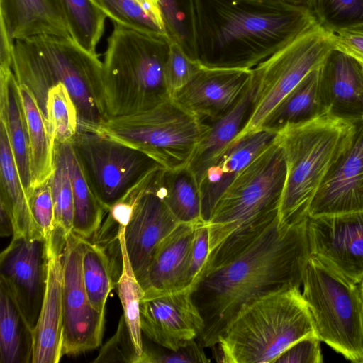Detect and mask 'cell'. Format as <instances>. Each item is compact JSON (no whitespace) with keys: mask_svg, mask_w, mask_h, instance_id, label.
Returning <instances> with one entry per match:
<instances>
[{"mask_svg":"<svg viewBox=\"0 0 363 363\" xmlns=\"http://www.w3.org/2000/svg\"><path fill=\"white\" fill-rule=\"evenodd\" d=\"M307 221L281 224L277 216L243 250L201 278L192 298L204 320L197 339L203 347L217 345L244 305L274 291L301 286L310 255Z\"/></svg>","mask_w":363,"mask_h":363,"instance_id":"obj_1","label":"cell"},{"mask_svg":"<svg viewBox=\"0 0 363 363\" xmlns=\"http://www.w3.org/2000/svg\"><path fill=\"white\" fill-rule=\"evenodd\" d=\"M196 60L252 69L318 23L306 9L277 0H191Z\"/></svg>","mask_w":363,"mask_h":363,"instance_id":"obj_2","label":"cell"},{"mask_svg":"<svg viewBox=\"0 0 363 363\" xmlns=\"http://www.w3.org/2000/svg\"><path fill=\"white\" fill-rule=\"evenodd\" d=\"M286 176L275 139L228 186L206 223L209 253L203 274L243 250L278 216Z\"/></svg>","mask_w":363,"mask_h":363,"instance_id":"obj_3","label":"cell"},{"mask_svg":"<svg viewBox=\"0 0 363 363\" xmlns=\"http://www.w3.org/2000/svg\"><path fill=\"white\" fill-rule=\"evenodd\" d=\"M11 69L18 84L33 94L45 118L48 91L62 83L76 105L78 129L96 130L108 118L103 63L72 39L41 35L16 40Z\"/></svg>","mask_w":363,"mask_h":363,"instance_id":"obj_4","label":"cell"},{"mask_svg":"<svg viewBox=\"0 0 363 363\" xmlns=\"http://www.w3.org/2000/svg\"><path fill=\"white\" fill-rule=\"evenodd\" d=\"M357 128V121L325 109L277 133L276 140L284 152L286 166L278 211L280 223L294 224L308 218L315 195L351 146Z\"/></svg>","mask_w":363,"mask_h":363,"instance_id":"obj_5","label":"cell"},{"mask_svg":"<svg viewBox=\"0 0 363 363\" xmlns=\"http://www.w3.org/2000/svg\"><path fill=\"white\" fill-rule=\"evenodd\" d=\"M315 334L299 286L262 295L244 305L219 337L216 359L228 363H274L300 339Z\"/></svg>","mask_w":363,"mask_h":363,"instance_id":"obj_6","label":"cell"},{"mask_svg":"<svg viewBox=\"0 0 363 363\" xmlns=\"http://www.w3.org/2000/svg\"><path fill=\"white\" fill-rule=\"evenodd\" d=\"M170 39L114 23L103 63L108 118L137 114L171 98L165 79Z\"/></svg>","mask_w":363,"mask_h":363,"instance_id":"obj_7","label":"cell"},{"mask_svg":"<svg viewBox=\"0 0 363 363\" xmlns=\"http://www.w3.org/2000/svg\"><path fill=\"white\" fill-rule=\"evenodd\" d=\"M302 285V294L320 341L347 359L362 363L363 302L359 284L325 259L310 254Z\"/></svg>","mask_w":363,"mask_h":363,"instance_id":"obj_8","label":"cell"},{"mask_svg":"<svg viewBox=\"0 0 363 363\" xmlns=\"http://www.w3.org/2000/svg\"><path fill=\"white\" fill-rule=\"evenodd\" d=\"M210 125L172 97L145 111L108 118L96 130L132 146L165 169L188 167Z\"/></svg>","mask_w":363,"mask_h":363,"instance_id":"obj_9","label":"cell"},{"mask_svg":"<svg viewBox=\"0 0 363 363\" xmlns=\"http://www.w3.org/2000/svg\"><path fill=\"white\" fill-rule=\"evenodd\" d=\"M333 48L330 33L318 23L253 68L257 82L254 108L237 137L259 130L277 104L320 67Z\"/></svg>","mask_w":363,"mask_h":363,"instance_id":"obj_10","label":"cell"},{"mask_svg":"<svg viewBox=\"0 0 363 363\" xmlns=\"http://www.w3.org/2000/svg\"><path fill=\"white\" fill-rule=\"evenodd\" d=\"M71 143L107 213L148 173L161 166L143 152L99 130L78 129Z\"/></svg>","mask_w":363,"mask_h":363,"instance_id":"obj_11","label":"cell"},{"mask_svg":"<svg viewBox=\"0 0 363 363\" xmlns=\"http://www.w3.org/2000/svg\"><path fill=\"white\" fill-rule=\"evenodd\" d=\"M162 167L155 168L129 191L132 209L124 228V238L130 262L140 284L156 247L180 223L165 203L158 186L157 176Z\"/></svg>","mask_w":363,"mask_h":363,"instance_id":"obj_12","label":"cell"},{"mask_svg":"<svg viewBox=\"0 0 363 363\" xmlns=\"http://www.w3.org/2000/svg\"><path fill=\"white\" fill-rule=\"evenodd\" d=\"M82 238L73 232L63 250L62 354L75 355L99 347L101 343L104 314L91 305L82 277Z\"/></svg>","mask_w":363,"mask_h":363,"instance_id":"obj_13","label":"cell"},{"mask_svg":"<svg viewBox=\"0 0 363 363\" xmlns=\"http://www.w3.org/2000/svg\"><path fill=\"white\" fill-rule=\"evenodd\" d=\"M45 267L44 238H12L0 255V281L6 286L32 330L44 296Z\"/></svg>","mask_w":363,"mask_h":363,"instance_id":"obj_14","label":"cell"},{"mask_svg":"<svg viewBox=\"0 0 363 363\" xmlns=\"http://www.w3.org/2000/svg\"><path fill=\"white\" fill-rule=\"evenodd\" d=\"M194 286L164 295L142 298L140 320L142 333L157 345L177 350L197 340L204 320L196 306Z\"/></svg>","mask_w":363,"mask_h":363,"instance_id":"obj_15","label":"cell"},{"mask_svg":"<svg viewBox=\"0 0 363 363\" xmlns=\"http://www.w3.org/2000/svg\"><path fill=\"white\" fill-rule=\"evenodd\" d=\"M307 235L310 254L356 284L363 280V211L308 217Z\"/></svg>","mask_w":363,"mask_h":363,"instance_id":"obj_16","label":"cell"},{"mask_svg":"<svg viewBox=\"0 0 363 363\" xmlns=\"http://www.w3.org/2000/svg\"><path fill=\"white\" fill-rule=\"evenodd\" d=\"M66 238L55 229L45 240V289L33 330L32 363H57L63 357V250Z\"/></svg>","mask_w":363,"mask_h":363,"instance_id":"obj_17","label":"cell"},{"mask_svg":"<svg viewBox=\"0 0 363 363\" xmlns=\"http://www.w3.org/2000/svg\"><path fill=\"white\" fill-rule=\"evenodd\" d=\"M252 69L202 66L194 78L172 98L208 125L225 116L245 92Z\"/></svg>","mask_w":363,"mask_h":363,"instance_id":"obj_18","label":"cell"},{"mask_svg":"<svg viewBox=\"0 0 363 363\" xmlns=\"http://www.w3.org/2000/svg\"><path fill=\"white\" fill-rule=\"evenodd\" d=\"M363 211V120L349 149L334 165L315 195L308 217Z\"/></svg>","mask_w":363,"mask_h":363,"instance_id":"obj_19","label":"cell"},{"mask_svg":"<svg viewBox=\"0 0 363 363\" xmlns=\"http://www.w3.org/2000/svg\"><path fill=\"white\" fill-rule=\"evenodd\" d=\"M277 135L259 129L240 135L206 167L197 179L205 223L209 220L218 199L228 186L274 142Z\"/></svg>","mask_w":363,"mask_h":363,"instance_id":"obj_20","label":"cell"},{"mask_svg":"<svg viewBox=\"0 0 363 363\" xmlns=\"http://www.w3.org/2000/svg\"><path fill=\"white\" fill-rule=\"evenodd\" d=\"M325 109L355 121L363 116V65L354 57L333 48L320 67Z\"/></svg>","mask_w":363,"mask_h":363,"instance_id":"obj_21","label":"cell"},{"mask_svg":"<svg viewBox=\"0 0 363 363\" xmlns=\"http://www.w3.org/2000/svg\"><path fill=\"white\" fill-rule=\"evenodd\" d=\"M197 224L179 223L157 245L141 284L143 298L183 289L185 266Z\"/></svg>","mask_w":363,"mask_h":363,"instance_id":"obj_22","label":"cell"},{"mask_svg":"<svg viewBox=\"0 0 363 363\" xmlns=\"http://www.w3.org/2000/svg\"><path fill=\"white\" fill-rule=\"evenodd\" d=\"M0 19L14 40L41 35L72 39L61 0H0Z\"/></svg>","mask_w":363,"mask_h":363,"instance_id":"obj_23","label":"cell"},{"mask_svg":"<svg viewBox=\"0 0 363 363\" xmlns=\"http://www.w3.org/2000/svg\"><path fill=\"white\" fill-rule=\"evenodd\" d=\"M257 88V78L252 70L250 81L238 101L225 116L210 125L187 167L196 181L245 126L254 108Z\"/></svg>","mask_w":363,"mask_h":363,"instance_id":"obj_24","label":"cell"},{"mask_svg":"<svg viewBox=\"0 0 363 363\" xmlns=\"http://www.w3.org/2000/svg\"><path fill=\"white\" fill-rule=\"evenodd\" d=\"M0 121L5 125L14 160L27 195L31 190L29 136L12 69H0Z\"/></svg>","mask_w":363,"mask_h":363,"instance_id":"obj_25","label":"cell"},{"mask_svg":"<svg viewBox=\"0 0 363 363\" xmlns=\"http://www.w3.org/2000/svg\"><path fill=\"white\" fill-rule=\"evenodd\" d=\"M0 182V203L6 207L13 219V238H43L33 218L28 197L14 160L5 125L1 122Z\"/></svg>","mask_w":363,"mask_h":363,"instance_id":"obj_26","label":"cell"},{"mask_svg":"<svg viewBox=\"0 0 363 363\" xmlns=\"http://www.w3.org/2000/svg\"><path fill=\"white\" fill-rule=\"evenodd\" d=\"M18 92L29 136L32 189L49 179L52 174L55 141L30 91L18 84Z\"/></svg>","mask_w":363,"mask_h":363,"instance_id":"obj_27","label":"cell"},{"mask_svg":"<svg viewBox=\"0 0 363 363\" xmlns=\"http://www.w3.org/2000/svg\"><path fill=\"white\" fill-rule=\"evenodd\" d=\"M320 67L310 72L273 109L260 129L277 133L285 126L308 120L325 110Z\"/></svg>","mask_w":363,"mask_h":363,"instance_id":"obj_28","label":"cell"},{"mask_svg":"<svg viewBox=\"0 0 363 363\" xmlns=\"http://www.w3.org/2000/svg\"><path fill=\"white\" fill-rule=\"evenodd\" d=\"M33 330L0 281V363L31 362Z\"/></svg>","mask_w":363,"mask_h":363,"instance_id":"obj_29","label":"cell"},{"mask_svg":"<svg viewBox=\"0 0 363 363\" xmlns=\"http://www.w3.org/2000/svg\"><path fill=\"white\" fill-rule=\"evenodd\" d=\"M66 155L73 191L72 232L89 240L96 235L107 211L89 185L71 142L66 143Z\"/></svg>","mask_w":363,"mask_h":363,"instance_id":"obj_30","label":"cell"},{"mask_svg":"<svg viewBox=\"0 0 363 363\" xmlns=\"http://www.w3.org/2000/svg\"><path fill=\"white\" fill-rule=\"evenodd\" d=\"M157 182L165 203L180 223L204 222L198 183L187 167L177 171L162 167Z\"/></svg>","mask_w":363,"mask_h":363,"instance_id":"obj_31","label":"cell"},{"mask_svg":"<svg viewBox=\"0 0 363 363\" xmlns=\"http://www.w3.org/2000/svg\"><path fill=\"white\" fill-rule=\"evenodd\" d=\"M125 225L117 228L116 239L121 257V270L116 283L121 300L123 317L128 325L135 350L139 356L143 352L144 345L140 320V304L144 296V290L138 280L126 250L124 238Z\"/></svg>","mask_w":363,"mask_h":363,"instance_id":"obj_32","label":"cell"},{"mask_svg":"<svg viewBox=\"0 0 363 363\" xmlns=\"http://www.w3.org/2000/svg\"><path fill=\"white\" fill-rule=\"evenodd\" d=\"M82 277L92 306L105 313L107 298L114 287L111 263L104 246L82 238Z\"/></svg>","mask_w":363,"mask_h":363,"instance_id":"obj_33","label":"cell"},{"mask_svg":"<svg viewBox=\"0 0 363 363\" xmlns=\"http://www.w3.org/2000/svg\"><path fill=\"white\" fill-rule=\"evenodd\" d=\"M73 40L88 52L96 49L107 17L94 0H61Z\"/></svg>","mask_w":363,"mask_h":363,"instance_id":"obj_34","label":"cell"},{"mask_svg":"<svg viewBox=\"0 0 363 363\" xmlns=\"http://www.w3.org/2000/svg\"><path fill=\"white\" fill-rule=\"evenodd\" d=\"M66 143L55 142L50 186L55 208V226L66 238L72 233L74 201L66 155Z\"/></svg>","mask_w":363,"mask_h":363,"instance_id":"obj_35","label":"cell"},{"mask_svg":"<svg viewBox=\"0 0 363 363\" xmlns=\"http://www.w3.org/2000/svg\"><path fill=\"white\" fill-rule=\"evenodd\" d=\"M45 118L55 142L72 140L78 130V112L67 89L62 83L52 86L48 91Z\"/></svg>","mask_w":363,"mask_h":363,"instance_id":"obj_36","label":"cell"},{"mask_svg":"<svg viewBox=\"0 0 363 363\" xmlns=\"http://www.w3.org/2000/svg\"><path fill=\"white\" fill-rule=\"evenodd\" d=\"M94 1L113 23L142 33L169 38L165 28L136 0Z\"/></svg>","mask_w":363,"mask_h":363,"instance_id":"obj_37","label":"cell"},{"mask_svg":"<svg viewBox=\"0 0 363 363\" xmlns=\"http://www.w3.org/2000/svg\"><path fill=\"white\" fill-rule=\"evenodd\" d=\"M313 13L329 33L363 26V0H313Z\"/></svg>","mask_w":363,"mask_h":363,"instance_id":"obj_38","label":"cell"},{"mask_svg":"<svg viewBox=\"0 0 363 363\" xmlns=\"http://www.w3.org/2000/svg\"><path fill=\"white\" fill-rule=\"evenodd\" d=\"M167 33L193 60L196 55L191 30V0H158Z\"/></svg>","mask_w":363,"mask_h":363,"instance_id":"obj_39","label":"cell"},{"mask_svg":"<svg viewBox=\"0 0 363 363\" xmlns=\"http://www.w3.org/2000/svg\"><path fill=\"white\" fill-rule=\"evenodd\" d=\"M202 65L191 58L175 41L170 40L165 64V79L171 96L186 86Z\"/></svg>","mask_w":363,"mask_h":363,"instance_id":"obj_40","label":"cell"},{"mask_svg":"<svg viewBox=\"0 0 363 363\" xmlns=\"http://www.w3.org/2000/svg\"><path fill=\"white\" fill-rule=\"evenodd\" d=\"M209 253L208 230L205 222L196 226L183 276V289L194 286L201 279Z\"/></svg>","mask_w":363,"mask_h":363,"instance_id":"obj_41","label":"cell"},{"mask_svg":"<svg viewBox=\"0 0 363 363\" xmlns=\"http://www.w3.org/2000/svg\"><path fill=\"white\" fill-rule=\"evenodd\" d=\"M28 197L35 223L43 237L47 240L55 230L50 178L33 188Z\"/></svg>","mask_w":363,"mask_h":363,"instance_id":"obj_42","label":"cell"},{"mask_svg":"<svg viewBox=\"0 0 363 363\" xmlns=\"http://www.w3.org/2000/svg\"><path fill=\"white\" fill-rule=\"evenodd\" d=\"M139 358L125 320L122 315L115 334L101 347L93 362L138 363Z\"/></svg>","mask_w":363,"mask_h":363,"instance_id":"obj_43","label":"cell"},{"mask_svg":"<svg viewBox=\"0 0 363 363\" xmlns=\"http://www.w3.org/2000/svg\"><path fill=\"white\" fill-rule=\"evenodd\" d=\"M203 347L194 340L177 350L167 349V352L143 349L138 363H206L208 359Z\"/></svg>","mask_w":363,"mask_h":363,"instance_id":"obj_44","label":"cell"},{"mask_svg":"<svg viewBox=\"0 0 363 363\" xmlns=\"http://www.w3.org/2000/svg\"><path fill=\"white\" fill-rule=\"evenodd\" d=\"M320 342L316 334L306 336L284 351L274 363H321Z\"/></svg>","mask_w":363,"mask_h":363,"instance_id":"obj_45","label":"cell"},{"mask_svg":"<svg viewBox=\"0 0 363 363\" xmlns=\"http://www.w3.org/2000/svg\"><path fill=\"white\" fill-rule=\"evenodd\" d=\"M330 33L335 48L357 59H363V26Z\"/></svg>","mask_w":363,"mask_h":363,"instance_id":"obj_46","label":"cell"},{"mask_svg":"<svg viewBox=\"0 0 363 363\" xmlns=\"http://www.w3.org/2000/svg\"><path fill=\"white\" fill-rule=\"evenodd\" d=\"M14 43L5 23L0 19V69H11Z\"/></svg>","mask_w":363,"mask_h":363,"instance_id":"obj_47","label":"cell"},{"mask_svg":"<svg viewBox=\"0 0 363 363\" xmlns=\"http://www.w3.org/2000/svg\"><path fill=\"white\" fill-rule=\"evenodd\" d=\"M0 217H1V225H0V235L1 237H9L13 235L14 233V225L13 219L6 208V207L0 203Z\"/></svg>","mask_w":363,"mask_h":363,"instance_id":"obj_48","label":"cell"},{"mask_svg":"<svg viewBox=\"0 0 363 363\" xmlns=\"http://www.w3.org/2000/svg\"><path fill=\"white\" fill-rule=\"evenodd\" d=\"M164 28V23L158 0H136ZM166 29V28H165Z\"/></svg>","mask_w":363,"mask_h":363,"instance_id":"obj_49","label":"cell"},{"mask_svg":"<svg viewBox=\"0 0 363 363\" xmlns=\"http://www.w3.org/2000/svg\"><path fill=\"white\" fill-rule=\"evenodd\" d=\"M291 5L306 9L313 12V0H277Z\"/></svg>","mask_w":363,"mask_h":363,"instance_id":"obj_50","label":"cell"},{"mask_svg":"<svg viewBox=\"0 0 363 363\" xmlns=\"http://www.w3.org/2000/svg\"><path fill=\"white\" fill-rule=\"evenodd\" d=\"M359 284V288H360L362 298V302H363V280Z\"/></svg>","mask_w":363,"mask_h":363,"instance_id":"obj_51","label":"cell"},{"mask_svg":"<svg viewBox=\"0 0 363 363\" xmlns=\"http://www.w3.org/2000/svg\"><path fill=\"white\" fill-rule=\"evenodd\" d=\"M361 63L362 65H363V59H357ZM362 120H363V116H362Z\"/></svg>","mask_w":363,"mask_h":363,"instance_id":"obj_52","label":"cell"}]
</instances>
